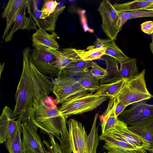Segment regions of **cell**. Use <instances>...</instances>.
Instances as JSON below:
<instances>
[{"mask_svg":"<svg viewBox=\"0 0 153 153\" xmlns=\"http://www.w3.org/2000/svg\"><path fill=\"white\" fill-rule=\"evenodd\" d=\"M20 125L5 142L9 153H23Z\"/></svg>","mask_w":153,"mask_h":153,"instance_id":"obj_23","label":"cell"},{"mask_svg":"<svg viewBox=\"0 0 153 153\" xmlns=\"http://www.w3.org/2000/svg\"><path fill=\"white\" fill-rule=\"evenodd\" d=\"M108 98L86 91L65 100L59 109L62 114L68 118L72 115L92 111L101 105Z\"/></svg>","mask_w":153,"mask_h":153,"instance_id":"obj_4","label":"cell"},{"mask_svg":"<svg viewBox=\"0 0 153 153\" xmlns=\"http://www.w3.org/2000/svg\"><path fill=\"white\" fill-rule=\"evenodd\" d=\"M116 100L115 97L111 98L106 109L100 116L101 134H105L111 130L118 122V119L115 111Z\"/></svg>","mask_w":153,"mask_h":153,"instance_id":"obj_15","label":"cell"},{"mask_svg":"<svg viewBox=\"0 0 153 153\" xmlns=\"http://www.w3.org/2000/svg\"><path fill=\"white\" fill-rule=\"evenodd\" d=\"M115 114L117 117L120 115L124 110L125 108L128 106L116 99Z\"/></svg>","mask_w":153,"mask_h":153,"instance_id":"obj_35","label":"cell"},{"mask_svg":"<svg viewBox=\"0 0 153 153\" xmlns=\"http://www.w3.org/2000/svg\"><path fill=\"white\" fill-rule=\"evenodd\" d=\"M143 10L153 11V3L151 4L146 8L143 9Z\"/></svg>","mask_w":153,"mask_h":153,"instance_id":"obj_36","label":"cell"},{"mask_svg":"<svg viewBox=\"0 0 153 153\" xmlns=\"http://www.w3.org/2000/svg\"><path fill=\"white\" fill-rule=\"evenodd\" d=\"M101 47L106 48L105 55L114 58L120 64L130 59L117 46L114 40L102 39Z\"/></svg>","mask_w":153,"mask_h":153,"instance_id":"obj_21","label":"cell"},{"mask_svg":"<svg viewBox=\"0 0 153 153\" xmlns=\"http://www.w3.org/2000/svg\"><path fill=\"white\" fill-rule=\"evenodd\" d=\"M104 153H110L108 152L107 151V152H104Z\"/></svg>","mask_w":153,"mask_h":153,"instance_id":"obj_39","label":"cell"},{"mask_svg":"<svg viewBox=\"0 0 153 153\" xmlns=\"http://www.w3.org/2000/svg\"><path fill=\"white\" fill-rule=\"evenodd\" d=\"M28 0L22 7L15 19L14 25L10 31L4 39L5 42L11 41L13 34L19 29H26L29 20V17L26 15V10L27 8Z\"/></svg>","mask_w":153,"mask_h":153,"instance_id":"obj_22","label":"cell"},{"mask_svg":"<svg viewBox=\"0 0 153 153\" xmlns=\"http://www.w3.org/2000/svg\"><path fill=\"white\" fill-rule=\"evenodd\" d=\"M145 69L131 79H124V83L115 98L128 106L153 97L147 89L145 78Z\"/></svg>","mask_w":153,"mask_h":153,"instance_id":"obj_5","label":"cell"},{"mask_svg":"<svg viewBox=\"0 0 153 153\" xmlns=\"http://www.w3.org/2000/svg\"><path fill=\"white\" fill-rule=\"evenodd\" d=\"M131 131L149 142L150 152L153 153V119L144 120L134 123L128 127Z\"/></svg>","mask_w":153,"mask_h":153,"instance_id":"obj_17","label":"cell"},{"mask_svg":"<svg viewBox=\"0 0 153 153\" xmlns=\"http://www.w3.org/2000/svg\"><path fill=\"white\" fill-rule=\"evenodd\" d=\"M131 12H123L118 14V27L120 32L122 29L123 26L129 19H131Z\"/></svg>","mask_w":153,"mask_h":153,"instance_id":"obj_32","label":"cell"},{"mask_svg":"<svg viewBox=\"0 0 153 153\" xmlns=\"http://www.w3.org/2000/svg\"><path fill=\"white\" fill-rule=\"evenodd\" d=\"M5 63L4 62L2 63H1L0 65V75H1V74L4 69V67Z\"/></svg>","mask_w":153,"mask_h":153,"instance_id":"obj_37","label":"cell"},{"mask_svg":"<svg viewBox=\"0 0 153 153\" xmlns=\"http://www.w3.org/2000/svg\"><path fill=\"white\" fill-rule=\"evenodd\" d=\"M56 138L60 141V145L63 153H71L72 152L69 134L67 137H62Z\"/></svg>","mask_w":153,"mask_h":153,"instance_id":"obj_31","label":"cell"},{"mask_svg":"<svg viewBox=\"0 0 153 153\" xmlns=\"http://www.w3.org/2000/svg\"><path fill=\"white\" fill-rule=\"evenodd\" d=\"M75 50L81 60L84 61H92L100 59L105 55L106 48H96L94 46H91L86 49H75Z\"/></svg>","mask_w":153,"mask_h":153,"instance_id":"obj_26","label":"cell"},{"mask_svg":"<svg viewBox=\"0 0 153 153\" xmlns=\"http://www.w3.org/2000/svg\"><path fill=\"white\" fill-rule=\"evenodd\" d=\"M57 37L54 32L49 34L45 30L39 28L32 35V46L42 45L52 50H58L59 46L56 40Z\"/></svg>","mask_w":153,"mask_h":153,"instance_id":"obj_16","label":"cell"},{"mask_svg":"<svg viewBox=\"0 0 153 153\" xmlns=\"http://www.w3.org/2000/svg\"><path fill=\"white\" fill-rule=\"evenodd\" d=\"M48 97L41 96L35 100L30 119L42 134H51L56 137H67L66 117L62 115Z\"/></svg>","mask_w":153,"mask_h":153,"instance_id":"obj_2","label":"cell"},{"mask_svg":"<svg viewBox=\"0 0 153 153\" xmlns=\"http://www.w3.org/2000/svg\"><path fill=\"white\" fill-rule=\"evenodd\" d=\"M92 61H84L82 60L73 63L62 69V72L69 76L81 77L89 74V68L92 67Z\"/></svg>","mask_w":153,"mask_h":153,"instance_id":"obj_20","label":"cell"},{"mask_svg":"<svg viewBox=\"0 0 153 153\" xmlns=\"http://www.w3.org/2000/svg\"><path fill=\"white\" fill-rule=\"evenodd\" d=\"M27 1V0H9L8 1L1 16L2 19H6V26L2 37V41L4 39L8 34L21 8Z\"/></svg>","mask_w":153,"mask_h":153,"instance_id":"obj_14","label":"cell"},{"mask_svg":"<svg viewBox=\"0 0 153 153\" xmlns=\"http://www.w3.org/2000/svg\"><path fill=\"white\" fill-rule=\"evenodd\" d=\"M131 19L138 18L153 17V11L148 10H141L131 11Z\"/></svg>","mask_w":153,"mask_h":153,"instance_id":"obj_33","label":"cell"},{"mask_svg":"<svg viewBox=\"0 0 153 153\" xmlns=\"http://www.w3.org/2000/svg\"><path fill=\"white\" fill-rule=\"evenodd\" d=\"M152 42L150 44L149 47L153 55V35L152 36Z\"/></svg>","mask_w":153,"mask_h":153,"instance_id":"obj_38","label":"cell"},{"mask_svg":"<svg viewBox=\"0 0 153 153\" xmlns=\"http://www.w3.org/2000/svg\"><path fill=\"white\" fill-rule=\"evenodd\" d=\"M152 3L149 1L148 0H137L122 4H118L116 3L112 5L118 13L119 14L123 12H131L143 10Z\"/></svg>","mask_w":153,"mask_h":153,"instance_id":"obj_25","label":"cell"},{"mask_svg":"<svg viewBox=\"0 0 153 153\" xmlns=\"http://www.w3.org/2000/svg\"><path fill=\"white\" fill-rule=\"evenodd\" d=\"M78 81L86 91H97L100 88L99 80L89 74L82 76Z\"/></svg>","mask_w":153,"mask_h":153,"instance_id":"obj_28","label":"cell"},{"mask_svg":"<svg viewBox=\"0 0 153 153\" xmlns=\"http://www.w3.org/2000/svg\"><path fill=\"white\" fill-rule=\"evenodd\" d=\"M31 54L29 48H25L23 51L22 72L15 94L13 117L21 123L30 119L35 100L40 97H48L53 91L50 77L37 70Z\"/></svg>","mask_w":153,"mask_h":153,"instance_id":"obj_1","label":"cell"},{"mask_svg":"<svg viewBox=\"0 0 153 153\" xmlns=\"http://www.w3.org/2000/svg\"><path fill=\"white\" fill-rule=\"evenodd\" d=\"M81 77L66 76L62 72L54 80L53 92L58 103H62L68 98L86 91L78 82Z\"/></svg>","mask_w":153,"mask_h":153,"instance_id":"obj_7","label":"cell"},{"mask_svg":"<svg viewBox=\"0 0 153 153\" xmlns=\"http://www.w3.org/2000/svg\"><path fill=\"white\" fill-rule=\"evenodd\" d=\"M23 153H45L38 133V128L30 119L21 123Z\"/></svg>","mask_w":153,"mask_h":153,"instance_id":"obj_9","label":"cell"},{"mask_svg":"<svg viewBox=\"0 0 153 153\" xmlns=\"http://www.w3.org/2000/svg\"><path fill=\"white\" fill-rule=\"evenodd\" d=\"M100 59L104 60L107 64L106 70L108 74L105 78L100 80V84L114 82L122 79L120 74L118 62L113 57L106 55H104Z\"/></svg>","mask_w":153,"mask_h":153,"instance_id":"obj_19","label":"cell"},{"mask_svg":"<svg viewBox=\"0 0 153 153\" xmlns=\"http://www.w3.org/2000/svg\"><path fill=\"white\" fill-rule=\"evenodd\" d=\"M116 138L126 142L134 146L150 152L151 145L149 142L130 130L127 125L118 120L115 126L106 133Z\"/></svg>","mask_w":153,"mask_h":153,"instance_id":"obj_10","label":"cell"},{"mask_svg":"<svg viewBox=\"0 0 153 153\" xmlns=\"http://www.w3.org/2000/svg\"><path fill=\"white\" fill-rule=\"evenodd\" d=\"M34 47L32 51V57L37 70L44 74L57 77L62 70L56 65L57 50L42 45Z\"/></svg>","mask_w":153,"mask_h":153,"instance_id":"obj_6","label":"cell"},{"mask_svg":"<svg viewBox=\"0 0 153 153\" xmlns=\"http://www.w3.org/2000/svg\"><path fill=\"white\" fill-rule=\"evenodd\" d=\"M49 142L45 139L43 141L47 148L45 149L43 146L45 153H63L60 145L56 141L54 136L51 134H49Z\"/></svg>","mask_w":153,"mask_h":153,"instance_id":"obj_29","label":"cell"},{"mask_svg":"<svg viewBox=\"0 0 153 153\" xmlns=\"http://www.w3.org/2000/svg\"><path fill=\"white\" fill-rule=\"evenodd\" d=\"M98 117V114H96L88 135L81 122L73 118H70L67 122L73 153H97L100 140L98 126H96Z\"/></svg>","mask_w":153,"mask_h":153,"instance_id":"obj_3","label":"cell"},{"mask_svg":"<svg viewBox=\"0 0 153 153\" xmlns=\"http://www.w3.org/2000/svg\"><path fill=\"white\" fill-rule=\"evenodd\" d=\"M75 49L68 48L57 50L56 66L62 70L69 65L81 60Z\"/></svg>","mask_w":153,"mask_h":153,"instance_id":"obj_18","label":"cell"},{"mask_svg":"<svg viewBox=\"0 0 153 153\" xmlns=\"http://www.w3.org/2000/svg\"><path fill=\"white\" fill-rule=\"evenodd\" d=\"M13 110L6 106L0 117V143L5 142L7 138L21 125V123L13 117Z\"/></svg>","mask_w":153,"mask_h":153,"instance_id":"obj_13","label":"cell"},{"mask_svg":"<svg viewBox=\"0 0 153 153\" xmlns=\"http://www.w3.org/2000/svg\"><path fill=\"white\" fill-rule=\"evenodd\" d=\"M120 65V74L122 78L132 79L139 74L136 58H130Z\"/></svg>","mask_w":153,"mask_h":153,"instance_id":"obj_27","label":"cell"},{"mask_svg":"<svg viewBox=\"0 0 153 153\" xmlns=\"http://www.w3.org/2000/svg\"><path fill=\"white\" fill-rule=\"evenodd\" d=\"M89 74L99 80L106 77L108 74V72L106 69L93 61L92 67L89 71Z\"/></svg>","mask_w":153,"mask_h":153,"instance_id":"obj_30","label":"cell"},{"mask_svg":"<svg viewBox=\"0 0 153 153\" xmlns=\"http://www.w3.org/2000/svg\"><path fill=\"white\" fill-rule=\"evenodd\" d=\"M124 82V79L123 78L114 82L100 84L99 89L95 93L100 97H105L110 98L115 97Z\"/></svg>","mask_w":153,"mask_h":153,"instance_id":"obj_24","label":"cell"},{"mask_svg":"<svg viewBox=\"0 0 153 153\" xmlns=\"http://www.w3.org/2000/svg\"><path fill=\"white\" fill-rule=\"evenodd\" d=\"M146 101L134 103L129 109L124 110L118 119L127 125H131L136 123L153 119V105L146 103Z\"/></svg>","mask_w":153,"mask_h":153,"instance_id":"obj_11","label":"cell"},{"mask_svg":"<svg viewBox=\"0 0 153 153\" xmlns=\"http://www.w3.org/2000/svg\"><path fill=\"white\" fill-rule=\"evenodd\" d=\"M141 30L146 34L150 35L153 33V21H146L140 25Z\"/></svg>","mask_w":153,"mask_h":153,"instance_id":"obj_34","label":"cell"},{"mask_svg":"<svg viewBox=\"0 0 153 153\" xmlns=\"http://www.w3.org/2000/svg\"><path fill=\"white\" fill-rule=\"evenodd\" d=\"M98 10L102 18L103 31L109 39L115 41L119 32L118 14L108 0L100 3Z\"/></svg>","mask_w":153,"mask_h":153,"instance_id":"obj_8","label":"cell"},{"mask_svg":"<svg viewBox=\"0 0 153 153\" xmlns=\"http://www.w3.org/2000/svg\"><path fill=\"white\" fill-rule=\"evenodd\" d=\"M100 140H104V149L110 153H147V150L136 147L126 142L106 134L99 136Z\"/></svg>","mask_w":153,"mask_h":153,"instance_id":"obj_12","label":"cell"}]
</instances>
